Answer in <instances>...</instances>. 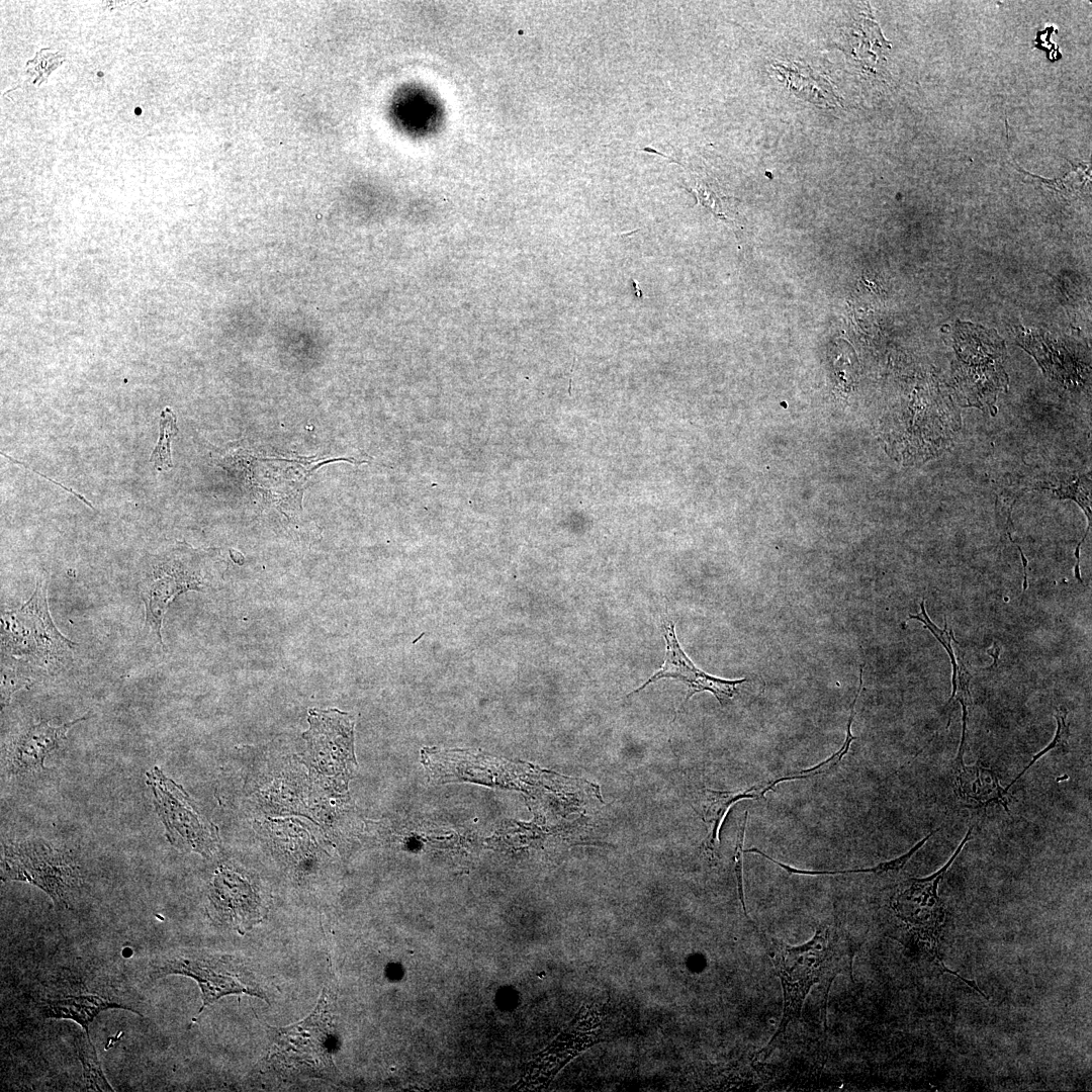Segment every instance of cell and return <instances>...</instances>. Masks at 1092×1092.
<instances>
[{
    "label": "cell",
    "mask_w": 1092,
    "mask_h": 1092,
    "mask_svg": "<svg viewBox=\"0 0 1092 1092\" xmlns=\"http://www.w3.org/2000/svg\"><path fill=\"white\" fill-rule=\"evenodd\" d=\"M753 927L774 964L784 998L781 1022L759 1052L766 1058L789 1024L801 1017L805 998L814 986H819L822 991V1016L826 1024V1005L832 982L838 975H848L853 981V958L858 945L836 919L819 924L812 938L795 946L768 937L755 924Z\"/></svg>",
    "instance_id": "obj_1"
},
{
    "label": "cell",
    "mask_w": 1092,
    "mask_h": 1092,
    "mask_svg": "<svg viewBox=\"0 0 1092 1092\" xmlns=\"http://www.w3.org/2000/svg\"><path fill=\"white\" fill-rule=\"evenodd\" d=\"M212 556L196 551L185 543L162 553L151 555L138 582L146 608V625L162 641L164 615L173 600L188 590H204L215 580Z\"/></svg>",
    "instance_id": "obj_2"
},
{
    "label": "cell",
    "mask_w": 1092,
    "mask_h": 1092,
    "mask_svg": "<svg viewBox=\"0 0 1092 1092\" xmlns=\"http://www.w3.org/2000/svg\"><path fill=\"white\" fill-rule=\"evenodd\" d=\"M47 594L48 575L43 571L27 602L19 609L2 613L1 636L6 653L52 671L71 659L75 643L55 626Z\"/></svg>",
    "instance_id": "obj_3"
},
{
    "label": "cell",
    "mask_w": 1092,
    "mask_h": 1092,
    "mask_svg": "<svg viewBox=\"0 0 1092 1092\" xmlns=\"http://www.w3.org/2000/svg\"><path fill=\"white\" fill-rule=\"evenodd\" d=\"M332 993L325 987L313 1011L286 1027H269L270 1058L285 1072L329 1079L335 1073Z\"/></svg>",
    "instance_id": "obj_4"
},
{
    "label": "cell",
    "mask_w": 1092,
    "mask_h": 1092,
    "mask_svg": "<svg viewBox=\"0 0 1092 1092\" xmlns=\"http://www.w3.org/2000/svg\"><path fill=\"white\" fill-rule=\"evenodd\" d=\"M956 337L957 362L953 377L965 406L989 408L996 413L1000 391H1006L1008 376L1003 368L1005 347L992 331L962 324Z\"/></svg>",
    "instance_id": "obj_5"
},
{
    "label": "cell",
    "mask_w": 1092,
    "mask_h": 1092,
    "mask_svg": "<svg viewBox=\"0 0 1092 1092\" xmlns=\"http://www.w3.org/2000/svg\"><path fill=\"white\" fill-rule=\"evenodd\" d=\"M1 878L33 884L66 908L79 884L78 869L71 857L37 840L4 846Z\"/></svg>",
    "instance_id": "obj_6"
},
{
    "label": "cell",
    "mask_w": 1092,
    "mask_h": 1092,
    "mask_svg": "<svg viewBox=\"0 0 1092 1092\" xmlns=\"http://www.w3.org/2000/svg\"><path fill=\"white\" fill-rule=\"evenodd\" d=\"M308 722L303 734L307 763L344 791L356 767L353 716L337 709H310Z\"/></svg>",
    "instance_id": "obj_7"
},
{
    "label": "cell",
    "mask_w": 1092,
    "mask_h": 1092,
    "mask_svg": "<svg viewBox=\"0 0 1092 1092\" xmlns=\"http://www.w3.org/2000/svg\"><path fill=\"white\" fill-rule=\"evenodd\" d=\"M971 827L958 845L953 854L937 872L925 878H911L905 883L893 903L898 916L914 931L918 939L926 945L934 964L941 972L948 973L963 980L957 972L948 969L938 953V938L944 921L943 905L937 889L940 881L949 870L964 846L972 838Z\"/></svg>",
    "instance_id": "obj_8"
},
{
    "label": "cell",
    "mask_w": 1092,
    "mask_h": 1092,
    "mask_svg": "<svg viewBox=\"0 0 1092 1092\" xmlns=\"http://www.w3.org/2000/svg\"><path fill=\"white\" fill-rule=\"evenodd\" d=\"M164 975H182L194 979L202 994L201 1013L219 998L231 994H249L267 1000L255 983L231 959L198 953H176L164 959L159 966Z\"/></svg>",
    "instance_id": "obj_9"
},
{
    "label": "cell",
    "mask_w": 1092,
    "mask_h": 1092,
    "mask_svg": "<svg viewBox=\"0 0 1092 1092\" xmlns=\"http://www.w3.org/2000/svg\"><path fill=\"white\" fill-rule=\"evenodd\" d=\"M601 1026L599 1006H582L568 1026L530 1063L522 1079L524 1086H546L567 1062L598 1042Z\"/></svg>",
    "instance_id": "obj_10"
},
{
    "label": "cell",
    "mask_w": 1092,
    "mask_h": 1092,
    "mask_svg": "<svg viewBox=\"0 0 1092 1092\" xmlns=\"http://www.w3.org/2000/svg\"><path fill=\"white\" fill-rule=\"evenodd\" d=\"M147 776L154 792L157 810L166 826L168 839L173 844L182 842L204 855L208 854L213 838L192 812L186 794L158 767H154Z\"/></svg>",
    "instance_id": "obj_11"
},
{
    "label": "cell",
    "mask_w": 1092,
    "mask_h": 1092,
    "mask_svg": "<svg viewBox=\"0 0 1092 1092\" xmlns=\"http://www.w3.org/2000/svg\"><path fill=\"white\" fill-rule=\"evenodd\" d=\"M662 634L666 644L665 659L662 666L640 688L631 692L628 697L642 691L650 684L658 681L659 679L674 678L682 681L688 687V693L680 708H682L695 694L702 692L712 693L722 705L725 700L733 698L738 692V686L746 681V678L734 680L720 678L708 674L698 668L681 649L676 639L672 621H665L662 624Z\"/></svg>",
    "instance_id": "obj_12"
},
{
    "label": "cell",
    "mask_w": 1092,
    "mask_h": 1092,
    "mask_svg": "<svg viewBox=\"0 0 1092 1092\" xmlns=\"http://www.w3.org/2000/svg\"><path fill=\"white\" fill-rule=\"evenodd\" d=\"M210 900L221 922L241 934L261 918L260 900L253 887L240 875L226 869L216 873Z\"/></svg>",
    "instance_id": "obj_13"
},
{
    "label": "cell",
    "mask_w": 1092,
    "mask_h": 1092,
    "mask_svg": "<svg viewBox=\"0 0 1092 1092\" xmlns=\"http://www.w3.org/2000/svg\"><path fill=\"white\" fill-rule=\"evenodd\" d=\"M85 719L87 717L59 726H54L49 721L29 726L13 740L10 746L8 755L10 770L21 774L46 768L43 762L47 755L61 746L66 740L67 731L73 725Z\"/></svg>",
    "instance_id": "obj_14"
},
{
    "label": "cell",
    "mask_w": 1092,
    "mask_h": 1092,
    "mask_svg": "<svg viewBox=\"0 0 1092 1092\" xmlns=\"http://www.w3.org/2000/svg\"><path fill=\"white\" fill-rule=\"evenodd\" d=\"M956 793L964 800L974 801L980 807L1001 805L1009 813L1008 791L1002 788L995 770L977 762L953 766Z\"/></svg>",
    "instance_id": "obj_15"
},
{
    "label": "cell",
    "mask_w": 1092,
    "mask_h": 1092,
    "mask_svg": "<svg viewBox=\"0 0 1092 1092\" xmlns=\"http://www.w3.org/2000/svg\"><path fill=\"white\" fill-rule=\"evenodd\" d=\"M775 787L772 781L753 786L744 791H705V801L703 808V820L706 823L708 830L707 836L703 841L704 849L711 855H714L717 849L718 835L721 827V823L724 816L728 812L729 808L740 800L746 799H758Z\"/></svg>",
    "instance_id": "obj_16"
},
{
    "label": "cell",
    "mask_w": 1092,
    "mask_h": 1092,
    "mask_svg": "<svg viewBox=\"0 0 1092 1092\" xmlns=\"http://www.w3.org/2000/svg\"><path fill=\"white\" fill-rule=\"evenodd\" d=\"M110 1008L134 1011L98 995L69 996L63 999L48 1000L39 1005L40 1012L46 1018L71 1019L77 1022L85 1031L89 1030V1025L99 1013Z\"/></svg>",
    "instance_id": "obj_17"
},
{
    "label": "cell",
    "mask_w": 1092,
    "mask_h": 1092,
    "mask_svg": "<svg viewBox=\"0 0 1092 1092\" xmlns=\"http://www.w3.org/2000/svg\"><path fill=\"white\" fill-rule=\"evenodd\" d=\"M76 1046L79 1060L83 1067L86 1088L94 1091H114L103 1074L88 1031L83 1030V1032L76 1037Z\"/></svg>",
    "instance_id": "obj_18"
},
{
    "label": "cell",
    "mask_w": 1092,
    "mask_h": 1092,
    "mask_svg": "<svg viewBox=\"0 0 1092 1092\" xmlns=\"http://www.w3.org/2000/svg\"><path fill=\"white\" fill-rule=\"evenodd\" d=\"M862 673H863V666H860V669H859V686H858L857 693H856V695L854 697V700H853V702H852V704L850 706V715L848 717L847 726H846V736H845V740H844V743L842 744V746L835 753H833L831 756H829L828 758H826L822 762H820V763H818V764H816V765H814V766H812L810 768L797 771L795 775H792V776H789V777H783L781 779L779 778L781 783L785 782V781L808 779V778L818 776V775H826V774L834 770L836 768V766L840 763L841 759L844 757V755L849 750L851 742L856 739V737L852 735L851 725H852L854 714H855L854 706H855L857 698H858V696H859V694L861 692Z\"/></svg>",
    "instance_id": "obj_19"
},
{
    "label": "cell",
    "mask_w": 1092,
    "mask_h": 1092,
    "mask_svg": "<svg viewBox=\"0 0 1092 1092\" xmlns=\"http://www.w3.org/2000/svg\"><path fill=\"white\" fill-rule=\"evenodd\" d=\"M160 436L150 461L154 463L158 471H165L173 467L171 460L170 443L178 433L176 416L170 407H165L159 420Z\"/></svg>",
    "instance_id": "obj_20"
},
{
    "label": "cell",
    "mask_w": 1092,
    "mask_h": 1092,
    "mask_svg": "<svg viewBox=\"0 0 1092 1092\" xmlns=\"http://www.w3.org/2000/svg\"><path fill=\"white\" fill-rule=\"evenodd\" d=\"M64 62V55L50 49L38 51L32 60L26 62L25 71L30 81L39 86L46 83L49 75Z\"/></svg>",
    "instance_id": "obj_21"
},
{
    "label": "cell",
    "mask_w": 1092,
    "mask_h": 1092,
    "mask_svg": "<svg viewBox=\"0 0 1092 1092\" xmlns=\"http://www.w3.org/2000/svg\"><path fill=\"white\" fill-rule=\"evenodd\" d=\"M920 608H921V613L916 614V615H910L909 619L918 620L921 623H923L924 627L927 628L937 638V640L940 642V644L944 647V649L948 653L950 661H951V665H952V693H951V696H950V698H949V700L947 702V705H949L952 702V700L954 698V695H956L957 670H958V663H957V659H956V654H954L953 649L951 647V639H954V637L952 635V630L947 629L946 620H944V628L943 629H939L936 625H934V623L931 622V620L929 619V617H928V615L926 613V610H925V601L924 600H922V602L920 604Z\"/></svg>",
    "instance_id": "obj_22"
},
{
    "label": "cell",
    "mask_w": 1092,
    "mask_h": 1092,
    "mask_svg": "<svg viewBox=\"0 0 1092 1092\" xmlns=\"http://www.w3.org/2000/svg\"><path fill=\"white\" fill-rule=\"evenodd\" d=\"M1055 717L1057 719V731H1056L1054 739L1042 750L1037 752L1032 757L1030 762L1017 775L1016 778H1014L1012 780V782L1008 785V787L1005 788L1007 791H1009V789L1015 783H1017L1018 780L1044 754H1046L1048 752H1050L1051 750H1053V749H1055V748H1057L1059 746H1062V747L1067 746L1068 738L1070 736L1069 726H1068L1067 721H1066L1067 712L1064 711V710H1060L1055 714Z\"/></svg>",
    "instance_id": "obj_23"
},
{
    "label": "cell",
    "mask_w": 1092,
    "mask_h": 1092,
    "mask_svg": "<svg viewBox=\"0 0 1092 1092\" xmlns=\"http://www.w3.org/2000/svg\"><path fill=\"white\" fill-rule=\"evenodd\" d=\"M747 817H748V812L746 811L743 814V817H742L741 822H740V826H739L738 831H737L736 842H735V847H734V854H733V867H734V874H735V879H736V884H737L738 897H739L743 912H744L747 920L751 923V925H753L754 922L750 919V917L748 916L747 911H746L745 900H744V891H743V879H742V855H743V852H744L743 851V841H744V834H745V829H746Z\"/></svg>",
    "instance_id": "obj_24"
},
{
    "label": "cell",
    "mask_w": 1092,
    "mask_h": 1092,
    "mask_svg": "<svg viewBox=\"0 0 1092 1092\" xmlns=\"http://www.w3.org/2000/svg\"><path fill=\"white\" fill-rule=\"evenodd\" d=\"M2 705L7 704L11 695L28 685L29 677L20 673L15 666H8L7 663L2 664Z\"/></svg>",
    "instance_id": "obj_25"
},
{
    "label": "cell",
    "mask_w": 1092,
    "mask_h": 1092,
    "mask_svg": "<svg viewBox=\"0 0 1092 1092\" xmlns=\"http://www.w3.org/2000/svg\"><path fill=\"white\" fill-rule=\"evenodd\" d=\"M1000 651H1001V646L997 642H994L993 646L990 647L987 650L988 654L993 658V664L988 669H992L994 667H997L998 661H999V656H1000Z\"/></svg>",
    "instance_id": "obj_26"
}]
</instances>
